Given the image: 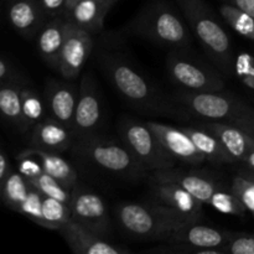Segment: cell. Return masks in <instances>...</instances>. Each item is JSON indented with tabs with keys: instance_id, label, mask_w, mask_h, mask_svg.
I'll use <instances>...</instances> for the list:
<instances>
[{
	"instance_id": "39",
	"label": "cell",
	"mask_w": 254,
	"mask_h": 254,
	"mask_svg": "<svg viewBox=\"0 0 254 254\" xmlns=\"http://www.w3.org/2000/svg\"><path fill=\"white\" fill-rule=\"evenodd\" d=\"M10 170H11V169H10V164H9V160H7V156L0 150V191H1L2 184H4L6 176L9 175Z\"/></svg>"
},
{
	"instance_id": "36",
	"label": "cell",
	"mask_w": 254,
	"mask_h": 254,
	"mask_svg": "<svg viewBox=\"0 0 254 254\" xmlns=\"http://www.w3.org/2000/svg\"><path fill=\"white\" fill-rule=\"evenodd\" d=\"M17 171L22 174L27 180H31L41 175L44 173V168L40 159L29 148L17 156Z\"/></svg>"
},
{
	"instance_id": "1",
	"label": "cell",
	"mask_w": 254,
	"mask_h": 254,
	"mask_svg": "<svg viewBox=\"0 0 254 254\" xmlns=\"http://www.w3.org/2000/svg\"><path fill=\"white\" fill-rule=\"evenodd\" d=\"M99 64L121 96L138 111L158 116H176L180 111L128 61L118 55L102 54Z\"/></svg>"
},
{
	"instance_id": "13",
	"label": "cell",
	"mask_w": 254,
	"mask_h": 254,
	"mask_svg": "<svg viewBox=\"0 0 254 254\" xmlns=\"http://www.w3.org/2000/svg\"><path fill=\"white\" fill-rule=\"evenodd\" d=\"M146 123L156 134L164 149L178 163L198 165L206 161L205 156L196 148L192 139L183 128H176L158 122H146Z\"/></svg>"
},
{
	"instance_id": "18",
	"label": "cell",
	"mask_w": 254,
	"mask_h": 254,
	"mask_svg": "<svg viewBox=\"0 0 254 254\" xmlns=\"http://www.w3.org/2000/svg\"><path fill=\"white\" fill-rule=\"evenodd\" d=\"M74 139L76 138L71 128L49 117L35 124L30 139V146L62 153L71 148Z\"/></svg>"
},
{
	"instance_id": "31",
	"label": "cell",
	"mask_w": 254,
	"mask_h": 254,
	"mask_svg": "<svg viewBox=\"0 0 254 254\" xmlns=\"http://www.w3.org/2000/svg\"><path fill=\"white\" fill-rule=\"evenodd\" d=\"M30 184L44 196L56 198L64 203H69L72 196V189L67 188L64 184L60 183L57 179L52 178L49 174L42 173L37 178L29 180Z\"/></svg>"
},
{
	"instance_id": "26",
	"label": "cell",
	"mask_w": 254,
	"mask_h": 254,
	"mask_svg": "<svg viewBox=\"0 0 254 254\" xmlns=\"http://www.w3.org/2000/svg\"><path fill=\"white\" fill-rule=\"evenodd\" d=\"M21 88L11 81L0 83V114L20 129L22 128Z\"/></svg>"
},
{
	"instance_id": "44",
	"label": "cell",
	"mask_w": 254,
	"mask_h": 254,
	"mask_svg": "<svg viewBox=\"0 0 254 254\" xmlns=\"http://www.w3.org/2000/svg\"><path fill=\"white\" fill-rule=\"evenodd\" d=\"M107 1H108V2H111V4H114V2H116L117 0H107Z\"/></svg>"
},
{
	"instance_id": "29",
	"label": "cell",
	"mask_w": 254,
	"mask_h": 254,
	"mask_svg": "<svg viewBox=\"0 0 254 254\" xmlns=\"http://www.w3.org/2000/svg\"><path fill=\"white\" fill-rule=\"evenodd\" d=\"M22 130L34 128L35 124L44 119V101L31 88L22 87Z\"/></svg>"
},
{
	"instance_id": "2",
	"label": "cell",
	"mask_w": 254,
	"mask_h": 254,
	"mask_svg": "<svg viewBox=\"0 0 254 254\" xmlns=\"http://www.w3.org/2000/svg\"><path fill=\"white\" fill-rule=\"evenodd\" d=\"M114 217L127 235L141 240L158 241L169 240L183 226L197 222L154 200L146 203H119L114 208Z\"/></svg>"
},
{
	"instance_id": "20",
	"label": "cell",
	"mask_w": 254,
	"mask_h": 254,
	"mask_svg": "<svg viewBox=\"0 0 254 254\" xmlns=\"http://www.w3.org/2000/svg\"><path fill=\"white\" fill-rule=\"evenodd\" d=\"M7 19L11 26L25 37L36 35L46 20H49L40 0H10Z\"/></svg>"
},
{
	"instance_id": "43",
	"label": "cell",
	"mask_w": 254,
	"mask_h": 254,
	"mask_svg": "<svg viewBox=\"0 0 254 254\" xmlns=\"http://www.w3.org/2000/svg\"><path fill=\"white\" fill-rule=\"evenodd\" d=\"M78 1H81V0H67V1H66V9H64V11H67V10L71 9V7Z\"/></svg>"
},
{
	"instance_id": "38",
	"label": "cell",
	"mask_w": 254,
	"mask_h": 254,
	"mask_svg": "<svg viewBox=\"0 0 254 254\" xmlns=\"http://www.w3.org/2000/svg\"><path fill=\"white\" fill-rule=\"evenodd\" d=\"M227 2L254 17V0H227Z\"/></svg>"
},
{
	"instance_id": "11",
	"label": "cell",
	"mask_w": 254,
	"mask_h": 254,
	"mask_svg": "<svg viewBox=\"0 0 254 254\" xmlns=\"http://www.w3.org/2000/svg\"><path fill=\"white\" fill-rule=\"evenodd\" d=\"M101 119V94L97 88L96 79L91 73H86L82 76L78 87V99L72 126L74 138L83 140L93 136V133L99 127Z\"/></svg>"
},
{
	"instance_id": "8",
	"label": "cell",
	"mask_w": 254,
	"mask_h": 254,
	"mask_svg": "<svg viewBox=\"0 0 254 254\" xmlns=\"http://www.w3.org/2000/svg\"><path fill=\"white\" fill-rule=\"evenodd\" d=\"M185 49H173L166 60L170 78L189 92H221L225 88V81L210 67L196 61L189 54L183 51Z\"/></svg>"
},
{
	"instance_id": "4",
	"label": "cell",
	"mask_w": 254,
	"mask_h": 254,
	"mask_svg": "<svg viewBox=\"0 0 254 254\" xmlns=\"http://www.w3.org/2000/svg\"><path fill=\"white\" fill-rule=\"evenodd\" d=\"M134 34L170 49H186L192 42L181 15L168 2L156 0L146 5L130 24Z\"/></svg>"
},
{
	"instance_id": "40",
	"label": "cell",
	"mask_w": 254,
	"mask_h": 254,
	"mask_svg": "<svg viewBox=\"0 0 254 254\" xmlns=\"http://www.w3.org/2000/svg\"><path fill=\"white\" fill-rule=\"evenodd\" d=\"M11 67L9 66V64H7L5 60H2L1 57H0V83L11 81Z\"/></svg>"
},
{
	"instance_id": "15",
	"label": "cell",
	"mask_w": 254,
	"mask_h": 254,
	"mask_svg": "<svg viewBox=\"0 0 254 254\" xmlns=\"http://www.w3.org/2000/svg\"><path fill=\"white\" fill-rule=\"evenodd\" d=\"M150 195L154 201L178 211L191 220L200 221L202 218L203 203L176 184L151 179Z\"/></svg>"
},
{
	"instance_id": "3",
	"label": "cell",
	"mask_w": 254,
	"mask_h": 254,
	"mask_svg": "<svg viewBox=\"0 0 254 254\" xmlns=\"http://www.w3.org/2000/svg\"><path fill=\"white\" fill-rule=\"evenodd\" d=\"M197 37L203 51L216 67L225 74L233 72L235 59L232 56L231 40L215 12L203 0H176Z\"/></svg>"
},
{
	"instance_id": "24",
	"label": "cell",
	"mask_w": 254,
	"mask_h": 254,
	"mask_svg": "<svg viewBox=\"0 0 254 254\" xmlns=\"http://www.w3.org/2000/svg\"><path fill=\"white\" fill-rule=\"evenodd\" d=\"M30 149L41 161L44 173L57 179L60 183H62L69 189H73V186L78 183V175H77L73 166L66 159L62 158L60 153L31 148V146H30Z\"/></svg>"
},
{
	"instance_id": "32",
	"label": "cell",
	"mask_w": 254,
	"mask_h": 254,
	"mask_svg": "<svg viewBox=\"0 0 254 254\" xmlns=\"http://www.w3.org/2000/svg\"><path fill=\"white\" fill-rule=\"evenodd\" d=\"M42 198H44V195L31 185L29 195H27L26 200L24 201V203H22L19 210L20 213L29 217L30 220L34 221L36 225L41 226V227L42 223H44V218H42Z\"/></svg>"
},
{
	"instance_id": "25",
	"label": "cell",
	"mask_w": 254,
	"mask_h": 254,
	"mask_svg": "<svg viewBox=\"0 0 254 254\" xmlns=\"http://www.w3.org/2000/svg\"><path fill=\"white\" fill-rule=\"evenodd\" d=\"M30 189L31 184L22 174H20L19 171L10 170L9 175L2 184L0 197L7 207L19 212L20 207L29 195Z\"/></svg>"
},
{
	"instance_id": "41",
	"label": "cell",
	"mask_w": 254,
	"mask_h": 254,
	"mask_svg": "<svg viewBox=\"0 0 254 254\" xmlns=\"http://www.w3.org/2000/svg\"><path fill=\"white\" fill-rule=\"evenodd\" d=\"M242 163L245 164L246 168L254 171V149H252V150H251L250 153L245 156V159L242 160Z\"/></svg>"
},
{
	"instance_id": "14",
	"label": "cell",
	"mask_w": 254,
	"mask_h": 254,
	"mask_svg": "<svg viewBox=\"0 0 254 254\" xmlns=\"http://www.w3.org/2000/svg\"><path fill=\"white\" fill-rule=\"evenodd\" d=\"M59 233L62 236L72 252L77 254H123L129 252L108 242L104 237L92 232L74 220H68Z\"/></svg>"
},
{
	"instance_id": "33",
	"label": "cell",
	"mask_w": 254,
	"mask_h": 254,
	"mask_svg": "<svg viewBox=\"0 0 254 254\" xmlns=\"http://www.w3.org/2000/svg\"><path fill=\"white\" fill-rule=\"evenodd\" d=\"M223 251L225 254H254V233L232 232Z\"/></svg>"
},
{
	"instance_id": "7",
	"label": "cell",
	"mask_w": 254,
	"mask_h": 254,
	"mask_svg": "<svg viewBox=\"0 0 254 254\" xmlns=\"http://www.w3.org/2000/svg\"><path fill=\"white\" fill-rule=\"evenodd\" d=\"M76 149L79 156L112 174L139 178L148 171L124 143L91 136L79 140Z\"/></svg>"
},
{
	"instance_id": "35",
	"label": "cell",
	"mask_w": 254,
	"mask_h": 254,
	"mask_svg": "<svg viewBox=\"0 0 254 254\" xmlns=\"http://www.w3.org/2000/svg\"><path fill=\"white\" fill-rule=\"evenodd\" d=\"M233 72L248 88L254 89V57L247 52H241L233 64Z\"/></svg>"
},
{
	"instance_id": "27",
	"label": "cell",
	"mask_w": 254,
	"mask_h": 254,
	"mask_svg": "<svg viewBox=\"0 0 254 254\" xmlns=\"http://www.w3.org/2000/svg\"><path fill=\"white\" fill-rule=\"evenodd\" d=\"M42 227L59 231L64 223L71 220V210L68 203H64L56 198L44 196L42 198Z\"/></svg>"
},
{
	"instance_id": "22",
	"label": "cell",
	"mask_w": 254,
	"mask_h": 254,
	"mask_svg": "<svg viewBox=\"0 0 254 254\" xmlns=\"http://www.w3.org/2000/svg\"><path fill=\"white\" fill-rule=\"evenodd\" d=\"M107 0H81L76 2L62 16L74 26L86 30L89 34L98 32L103 29L104 17L112 7Z\"/></svg>"
},
{
	"instance_id": "17",
	"label": "cell",
	"mask_w": 254,
	"mask_h": 254,
	"mask_svg": "<svg viewBox=\"0 0 254 254\" xmlns=\"http://www.w3.org/2000/svg\"><path fill=\"white\" fill-rule=\"evenodd\" d=\"M78 88L66 82L50 81L45 89V103L51 118L72 129Z\"/></svg>"
},
{
	"instance_id": "5",
	"label": "cell",
	"mask_w": 254,
	"mask_h": 254,
	"mask_svg": "<svg viewBox=\"0 0 254 254\" xmlns=\"http://www.w3.org/2000/svg\"><path fill=\"white\" fill-rule=\"evenodd\" d=\"M190 113L208 121L235 124L254 136V109L237 97L221 92L183 91L175 97Z\"/></svg>"
},
{
	"instance_id": "6",
	"label": "cell",
	"mask_w": 254,
	"mask_h": 254,
	"mask_svg": "<svg viewBox=\"0 0 254 254\" xmlns=\"http://www.w3.org/2000/svg\"><path fill=\"white\" fill-rule=\"evenodd\" d=\"M122 143L148 171L175 168L178 161L164 149L156 134L146 122L124 118L119 124Z\"/></svg>"
},
{
	"instance_id": "23",
	"label": "cell",
	"mask_w": 254,
	"mask_h": 254,
	"mask_svg": "<svg viewBox=\"0 0 254 254\" xmlns=\"http://www.w3.org/2000/svg\"><path fill=\"white\" fill-rule=\"evenodd\" d=\"M184 130L190 135L196 148L201 151L205 159L210 163L221 165V164H233L235 160L226 151L217 136L202 126L197 124L196 127H183Z\"/></svg>"
},
{
	"instance_id": "34",
	"label": "cell",
	"mask_w": 254,
	"mask_h": 254,
	"mask_svg": "<svg viewBox=\"0 0 254 254\" xmlns=\"http://www.w3.org/2000/svg\"><path fill=\"white\" fill-rule=\"evenodd\" d=\"M231 190L238 196L247 211H251L254 216V181L245 178L240 173L233 178Z\"/></svg>"
},
{
	"instance_id": "21",
	"label": "cell",
	"mask_w": 254,
	"mask_h": 254,
	"mask_svg": "<svg viewBox=\"0 0 254 254\" xmlns=\"http://www.w3.org/2000/svg\"><path fill=\"white\" fill-rule=\"evenodd\" d=\"M67 20L64 16L46 20L36 34V46L41 59L52 68H59L60 54L66 32Z\"/></svg>"
},
{
	"instance_id": "12",
	"label": "cell",
	"mask_w": 254,
	"mask_h": 254,
	"mask_svg": "<svg viewBox=\"0 0 254 254\" xmlns=\"http://www.w3.org/2000/svg\"><path fill=\"white\" fill-rule=\"evenodd\" d=\"M92 49L93 40L91 34L67 21L57 68L60 74L66 79H76L91 56Z\"/></svg>"
},
{
	"instance_id": "28",
	"label": "cell",
	"mask_w": 254,
	"mask_h": 254,
	"mask_svg": "<svg viewBox=\"0 0 254 254\" xmlns=\"http://www.w3.org/2000/svg\"><path fill=\"white\" fill-rule=\"evenodd\" d=\"M220 14L237 34L254 41V17L228 2L221 5Z\"/></svg>"
},
{
	"instance_id": "9",
	"label": "cell",
	"mask_w": 254,
	"mask_h": 254,
	"mask_svg": "<svg viewBox=\"0 0 254 254\" xmlns=\"http://www.w3.org/2000/svg\"><path fill=\"white\" fill-rule=\"evenodd\" d=\"M231 233V231L201 225L197 221L176 230L166 240L168 247L155 251L176 254H210V248H223Z\"/></svg>"
},
{
	"instance_id": "16",
	"label": "cell",
	"mask_w": 254,
	"mask_h": 254,
	"mask_svg": "<svg viewBox=\"0 0 254 254\" xmlns=\"http://www.w3.org/2000/svg\"><path fill=\"white\" fill-rule=\"evenodd\" d=\"M151 179L164 181V183H173L181 186L186 191H189L193 197L201 201L203 205H207L213 192L222 186L207 175L176 168L154 171Z\"/></svg>"
},
{
	"instance_id": "42",
	"label": "cell",
	"mask_w": 254,
	"mask_h": 254,
	"mask_svg": "<svg viewBox=\"0 0 254 254\" xmlns=\"http://www.w3.org/2000/svg\"><path fill=\"white\" fill-rule=\"evenodd\" d=\"M241 175H243L245 178L250 179V180L254 181V171L253 170H250V169H245V170H241L240 171Z\"/></svg>"
},
{
	"instance_id": "19",
	"label": "cell",
	"mask_w": 254,
	"mask_h": 254,
	"mask_svg": "<svg viewBox=\"0 0 254 254\" xmlns=\"http://www.w3.org/2000/svg\"><path fill=\"white\" fill-rule=\"evenodd\" d=\"M200 126H202L203 128L217 136L226 151L232 156L235 163L242 161L245 156L254 149V136L235 124L208 121L202 122L200 123Z\"/></svg>"
},
{
	"instance_id": "10",
	"label": "cell",
	"mask_w": 254,
	"mask_h": 254,
	"mask_svg": "<svg viewBox=\"0 0 254 254\" xmlns=\"http://www.w3.org/2000/svg\"><path fill=\"white\" fill-rule=\"evenodd\" d=\"M71 218L101 237L107 238L112 232V220L106 203L94 191L78 185L72 189L68 203Z\"/></svg>"
},
{
	"instance_id": "30",
	"label": "cell",
	"mask_w": 254,
	"mask_h": 254,
	"mask_svg": "<svg viewBox=\"0 0 254 254\" xmlns=\"http://www.w3.org/2000/svg\"><path fill=\"white\" fill-rule=\"evenodd\" d=\"M207 205L225 215L243 216L247 211L242 201L231 190V188L226 189L223 185L213 192Z\"/></svg>"
},
{
	"instance_id": "37",
	"label": "cell",
	"mask_w": 254,
	"mask_h": 254,
	"mask_svg": "<svg viewBox=\"0 0 254 254\" xmlns=\"http://www.w3.org/2000/svg\"><path fill=\"white\" fill-rule=\"evenodd\" d=\"M67 0H40L42 10L49 19L64 15Z\"/></svg>"
}]
</instances>
